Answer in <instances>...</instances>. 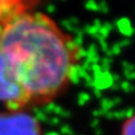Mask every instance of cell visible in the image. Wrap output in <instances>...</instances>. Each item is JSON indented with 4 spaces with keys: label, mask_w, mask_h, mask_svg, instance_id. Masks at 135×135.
<instances>
[{
    "label": "cell",
    "mask_w": 135,
    "mask_h": 135,
    "mask_svg": "<svg viewBox=\"0 0 135 135\" xmlns=\"http://www.w3.org/2000/svg\"><path fill=\"white\" fill-rule=\"evenodd\" d=\"M0 53L30 103L48 102L68 86L81 59L75 40L44 13L22 11L0 29Z\"/></svg>",
    "instance_id": "cell-1"
},
{
    "label": "cell",
    "mask_w": 135,
    "mask_h": 135,
    "mask_svg": "<svg viewBox=\"0 0 135 135\" xmlns=\"http://www.w3.org/2000/svg\"><path fill=\"white\" fill-rule=\"evenodd\" d=\"M0 103L12 110L20 109L30 103L27 94L1 53H0Z\"/></svg>",
    "instance_id": "cell-2"
},
{
    "label": "cell",
    "mask_w": 135,
    "mask_h": 135,
    "mask_svg": "<svg viewBox=\"0 0 135 135\" xmlns=\"http://www.w3.org/2000/svg\"><path fill=\"white\" fill-rule=\"evenodd\" d=\"M27 0H0V25L12 15L26 11Z\"/></svg>",
    "instance_id": "cell-3"
},
{
    "label": "cell",
    "mask_w": 135,
    "mask_h": 135,
    "mask_svg": "<svg viewBox=\"0 0 135 135\" xmlns=\"http://www.w3.org/2000/svg\"><path fill=\"white\" fill-rule=\"evenodd\" d=\"M122 135H135V115L129 118L124 123Z\"/></svg>",
    "instance_id": "cell-4"
}]
</instances>
